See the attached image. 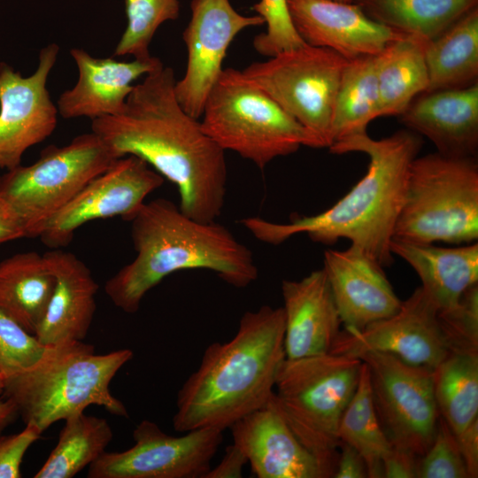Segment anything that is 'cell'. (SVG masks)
Returning <instances> with one entry per match:
<instances>
[{
    "label": "cell",
    "instance_id": "cell-1",
    "mask_svg": "<svg viewBox=\"0 0 478 478\" xmlns=\"http://www.w3.org/2000/svg\"><path fill=\"white\" fill-rule=\"evenodd\" d=\"M173 68L163 63L134 85L122 112L91 120L118 158L135 155L176 185L180 210L203 222L221 214L227 166L223 150L177 101Z\"/></svg>",
    "mask_w": 478,
    "mask_h": 478
},
{
    "label": "cell",
    "instance_id": "cell-2",
    "mask_svg": "<svg viewBox=\"0 0 478 478\" xmlns=\"http://www.w3.org/2000/svg\"><path fill=\"white\" fill-rule=\"evenodd\" d=\"M422 146L420 135L399 130L374 140L367 133L334 143L333 154L362 152L369 158L367 171L355 186L330 208L312 216H297L280 224L258 217L240 220L256 239L272 245L305 233L317 243L348 239L382 267L393 261L390 242L404 199L408 171Z\"/></svg>",
    "mask_w": 478,
    "mask_h": 478
},
{
    "label": "cell",
    "instance_id": "cell-3",
    "mask_svg": "<svg viewBox=\"0 0 478 478\" xmlns=\"http://www.w3.org/2000/svg\"><path fill=\"white\" fill-rule=\"evenodd\" d=\"M284 330L283 308L262 305L243 313L230 340L208 345L178 391L174 430L224 431L265 405L286 358Z\"/></svg>",
    "mask_w": 478,
    "mask_h": 478
},
{
    "label": "cell",
    "instance_id": "cell-4",
    "mask_svg": "<svg viewBox=\"0 0 478 478\" xmlns=\"http://www.w3.org/2000/svg\"><path fill=\"white\" fill-rule=\"evenodd\" d=\"M130 222L136 255L104 286L114 305L127 313H135L151 289L181 270H209L235 288L258 276L252 251L228 228L189 218L168 199L144 203Z\"/></svg>",
    "mask_w": 478,
    "mask_h": 478
},
{
    "label": "cell",
    "instance_id": "cell-5",
    "mask_svg": "<svg viewBox=\"0 0 478 478\" xmlns=\"http://www.w3.org/2000/svg\"><path fill=\"white\" fill-rule=\"evenodd\" d=\"M133 356L130 349L97 354L83 341L45 345L32 366L4 378L2 396L15 404L25 425L42 433L92 405L127 418V407L112 394L110 385Z\"/></svg>",
    "mask_w": 478,
    "mask_h": 478
},
{
    "label": "cell",
    "instance_id": "cell-6",
    "mask_svg": "<svg viewBox=\"0 0 478 478\" xmlns=\"http://www.w3.org/2000/svg\"><path fill=\"white\" fill-rule=\"evenodd\" d=\"M201 117L202 129L223 150H232L260 169L301 146L325 147L255 81L232 67L222 70Z\"/></svg>",
    "mask_w": 478,
    "mask_h": 478
},
{
    "label": "cell",
    "instance_id": "cell-7",
    "mask_svg": "<svg viewBox=\"0 0 478 478\" xmlns=\"http://www.w3.org/2000/svg\"><path fill=\"white\" fill-rule=\"evenodd\" d=\"M478 238L476 157L439 152L412 162L393 239L416 243H471Z\"/></svg>",
    "mask_w": 478,
    "mask_h": 478
},
{
    "label": "cell",
    "instance_id": "cell-8",
    "mask_svg": "<svg viewBox=\"0 0 478 478\" xmlns=\"http://www.w3.org/2000/svg\"><path fill=\"white\" fill-rule=\"evenodd\" d=\"M361 359L326 353L285 358L274 385V400L302 444L324 466L335 471L342 414L358 383Z\"/></svg>",
    "mask_w": 478,
    "mask_h": 478
},
{
    "label": "cell",
    "instance_id": "cell-9",
    "mask_svg": "<svg viewBox=\"0 0 478 478\" xmlns=\"http://www.w3.org/2000/svg\"><path fill=\"white\" fill-rule=\"evenodd\" d=\"M117 158L99 135L85 133L65 146H48L30 166L7 170L0 197L18 214L25 237H39L50 219Z\"/></svg>",
    "mask_w": 478,
    "mask_h": 478
},
{
    "label": "cell",
    "instance_id": "cell-10",
    "mask_svg": "<svg viewBox=\"0 0 478 478\" xmlns=\"http://www.w3.org/2000/svg\"><path fill=\"white\" fill-rule=\"evenodd\" d=\"M347 59L305 44L254 62L243 73L286 112L329 146L335 97Z\"/></svg>",
    "mask_w": 478,
    "mask_h": 478
},
{
    "label": "cell",
    "instance_id": "cell-11",
    "mask_svg": "<svg viewBox=\"0 0 478 478\" xmlns=\"http://www.w3.org/2000/svg\"><path fill=\"white\" fill-rule=\"evenodd\" d=\"M358 358L367 366L374 408L391 444L423 456L433 442L439 419L433 370L375 351Z\"/></svg>",
    "mask_w": 478,
    "mask_h": 478
},
{
    "label": "cell",
    "instance_id": "cell-12",
    "mask_svg": "<svg viewBox=\"0 0 478 478\" xmlns=\"http://www.w3.org/2000/svg\"><path fill=\"white\" fill-rule=\"evenodd\" d=\"M223 431L204 428L181 436L142 420L133 431L134 445L104 451L88 470L89 478H204L220 448Z\"/></svg>",
    "mask_w": 478,
    "mask_h": 478
},
{
    "label": "cell",
    "instance_id": "cell-13",
    "mask_svg": "<svg viewBox=\"0 0 478 478\" xmlns=\"http://www.w3.org/2000/svg\"><path fill=\"white\" fill-rule=\"evenodd\" d=\"M454 349L437 306L420 286L393 315L362 330L340 331L329 352L358 358L375 351L434 370Z\"/></svg>",
    "mask_w": 478,
    "mask_h": 478
},
{
    "label": "cell",
    "instance_id": "cell-14",
    "mask_svg": "<svg viewBox=\"0 0 478 478\" xmlns=\"http://www.w3.org/2000/svg\"><path fill=\"white\" fill-rule=\"evenodd\" d=\"M164 177L135 155L117 158L46 223L39 238L49 248L68 245L87 222L120 216L130 221Z\"/></svg>",
    "mask_w": 478,
    "mask_h": 478
},
{
    "label": "cell",
    "instance_id": "cell-15",
    "mask_svg": "<svg viewBox=\"0 0 478 478\" xmlns=\"http://www.w3.org/2000/svg\"><path fill=\"white\" fill-rule=\"evenodd\" d=\"M191 18L182 33L187 48L184 76L173 91L182 109L199 120L205 100L222 70L235 37L244 28L265 24L258 15L240 14L229 0H192Z\"/></svg>",
    "mask_w": 478,
    "mask_h": 478
},
{
    "label": "cell",
    "instance_id": "cell-16",
    "mask_svg": "<svg viewBox=\"0 0 478 478\" xmlns=\"http://www.w3.org/2000/svg\"><path fill=\"white\" fill-rule=\"evenodd\" d=\"M58 52L56 43L42 48L37 68L27 77L0 64V169L19 166L28 148L54 132L58 112L47 81Z\"/></svg>",
    "mask_w": 478,
    "mask_h": 478
},
{
    "label": "cell",
    "instance_id": "cell-17",
    "mask_svg": "<svg viewBox=\"0 0 478 478\" xmlns=\"http://www.w3.org/2000/svg\"><path fill=\"white\" fill-rule=\"evenodd\" d=\"M274 394L262 407L229 429L258 478H328L320 461L297 439L275 403Z\"/></svg>",
    "mask_w": 478,
    "mask_h": 478
},
{
    "label": "cell",
    "instance_id": "cell-18",
    "mask_svg": "<svg viewBox=\"0 0 478 478\" xmlns=\"http://www.w3.org/2000/svg\"><path fill=\"white\" fill-rule=\"evenodd\" d=\"M295 29L308 45L334 50L347 60L375 56L404 35L370 19L356 3L287 0Z\"/></svg>",
    "mask_w": 478,
    "mask_h": 478
},
{
    "label": "cell",
    "instance_id": "cell-19",
    "mask_svg": "<svg viewBox=\"0 0 478 478\" xmlns=\"http://www.w3.org/2000/svg\"><path fill=\"white\" fill-rule=\"evenodd\" d=\"M323 264L344 328L362 330L400 308L382 266L359 247L327 250Z\"/></svg>",
    "mask_w": 478,
    "mask_h": 478
},
{
    "label": "cell",
    "instance_id": "cell-20",
    "mask_svg": "<svg viewBox=\"0 0 478 478\" xmlns=\"http://www.w3.org/2000/svg\"><path fill=\"white\" fill-rule=\"evenodd\" d=\"M70 54L79 76L76 84L57 101L58 114L64 119L86 117L92 120L120 113L133 89L132 82L162 64L152 56L128 62L94 58L80 48H73Z\"/></svg>",
    "mask_w": 478,
    "mask_h": 478
},
{
    "label": "cell",
    "instance_id": "cell-21",
    "mask_svg": "<svg viewBox=\"0 0 478 478\" xmlns=\"http://www.w3.org/2000/svg\"><path fill=\"white\" fill-rule=\"evenodd\" d=\"M281 295L286 358L328 353L342 322L324 270L299 281L283 280Z\"/></svg>",
    "mask_w": 478,
    "mask_h": 478
},
{
    "label": "cell",
    "instance_id": "cell-22",
    "mask_svg": "<svg viewBox=\"0 0 478 478\" xmlns=\"http://www.w3.org/2000/svg\"><path fill=\"white\" fill-rule=\"evenodd\" d=\"M400 120L409 130L430 140L437 152L476 157L478 149V82L468 87L424 92Z\"/></svg>",
    "mask_w": 478,
    "mask_h": 478
},
{
    "label": "cell",
    "instance_id": "cell-23",
    "mask_svg": "<svg viewBox=\"0 0 478 478\" xmlns=\"http://www.w3.org/2000/svg\"><path fill=\"white\" fill-rule=\"evenodd\" d=\"M43 255L56 284L35 335L43 345L83 341L96 312L98 284L89 268L73 253L52 249Z\"/></svg>",
    "mask_w": 478,
    "mask_h": 478
},
{
    "label": "cell",
    "instance_id": "cell-24",
    "mask_svg": "<svg viewBox=\"0 0 478 478\" xmlns=\"http://www.w3.org/2000/svg\"><path fill=\"white\" fill-rule=\"evenodd\" d=\"M390 251L415 270L440 313L454 309L465 291L477 284V243L443 248L392 239Z\"/></svg>",
    "mask_w": 478,
    "mask_h": 478
},
{
    "label": "cell",
    "instance_id": "cell-25",
    "mask_svg": "<svg viewBox=\"0 0 478 478\" xmlns=\"http://www.w3.org/2000/svg\"><path fill=\"white\" fill-rule=\"evenodd\" d=\"M55 284V275L43 254L15 253L0 262V311L35 335Z\"/></svg>",
    "mask_w": 478,
    "mask_h": 478
},
{
    "label": "cell",
    "instance_id": "cell-26",
    "mask_svg": "<svg viewBox=\"0 0 478 478\" xmlns=\"http://www.w3.org/2000/svg\"><path fill=\"white\" fill-rule=\"evenodd\" d=\"M424 54L428 73L426 92L478 82V8L470 10L427 42Z\"/></svg>",
    "mask_w": 478,
    "mask_h": 478
},
{
    "label": "cell",
    "instance_id": "cell-27",
    "mask_svg": "<svg viewBox=\"0 0 478 478\" xmlns=\"http://www.w3.org/2000/svg\"><path fill=\"white\" fill-rule=\"evenodd\" d=\"M426 42L404 35L375 55L380 117L400 116L418 95L427 91Z\"/></svg>",
    "mask_w": 478,
    "mask_h": 478
},
{
    "label": "cell",
    "instance_id": "cell-28",
    "mask_svg": "<svg viewBox=\"0 0 478 478\" xmlns=\"http://www.w3.org/2000/svg\"><path fill=\"white\" fill-rule=\"evenodd\" d=\"M478 348H459L433 370L439 415L456 439L478 423Z\"/></svg>",
    "mask_w": 478,
    "mask_h": 478
},
{
    "label": "cell",
    "instance_id": "cell-29",
    "mask_svg": "<svg viewBox=\"0 0 478 478\" xmlns=\"http://www.w3.org/2000/svg\"><path fill=\"white\" fill-rule=\"evenodd\" d=\"M372 19L425 42L441 35L478 0H354Z\"/></svg>",
    "mask_w": 478,
    "mask_h": 478
},
{
    "label": "cell",
    "instance_id": "cell-30",
    "mask_svg": "<svg viewBox=\"0 0 478 478\" xmlns=\"http://www.w3.org/2000/svg\"><path fill=\"white\" fill-rule=\"evenodd\" d=\"M378 117L380 101L375 56L347 60L335 97L329 146L366 133L368 124Z\"/></svg>",
    "mask_w": 478,
    "mask_h": 478
},
{
    "label": "cell",
    "instance_id": "cell-31",
    "mask_svg": "<svg viewBox=\"0 0 478 478\" xmlns=\"http://www.w3.org/2000/svg\"><path fill=\"white\" fill-rule=\"evenodd\" d=\"M113 437L104 418L84 412L69 416L59 432L58 443L34 475L35 478H72L96 461Z\"/></svg>",
    "mask_w": 478,
    "mask_h": 478
},
{
    "label": "cell",
    "instance_id": "cell-32",
    "mask_svg": "<svg viewBox=\"0 0 478 478\" xmlns=\"http://www.w3.org/2000/svg\"><path fill=\"white\" fill-rule=\"evenodd\" d=\"M337 436L340 442L349 444L361 455L368 477H383L382 461L393 445L378 419L368 369L363 361L358 386L342 414Z\"/></svg>",
    "mask_w": 478,
    "mask_h": 478
},
{
    "label": "cell",
    "instance_id": "cell-33",
    "mask_svg": "<svg viewBox=\"0 0 478 478\" xmlns=\"http://www.w3.org/2000/svg\"><path fill=\"white\" fill-rule=\"evenodd\" d=\"M127 24L114 50V56L147 59L150 44L158 28L180 14L181 0H124Z\"/></svg>",
    "mask_w": 478,
    "mask_h": 478
},
{
    "label": "cell",
    "instance_id": "cell-34",
    "mask_svg": "<svg viewBox=\"0 0 478 478\" xmlns=\"http://www.w3.org/2000/svg\"><path fill=\"white\" fill-rule=\"evenodd\" d=\"M252 10L266 25V32L253 39V47L260 55L270 58L306 44L293 26L287 0H259Z\"/></svg>",
    "mask_w": 478,
    "mask_h": 478
},
{
    "label": "cell",
    "instance_id": "cell-35",
    "mask_svg": "<svg viewBox=\"0 0 478 478\" xmlns=\"http://www.w3.org/2000/svg\"><path fill=\"white\" fill-rule=\"evenodd\" d=\"M416 477L469 478L458 441L440 415L431 445L418 459Z\"/></svg>",
    "mask_w": 478,
    "mask_h": 478
},
{
    "label": "cell",
    "instance_id": "cell-36",
    "mask_svg": "<svg viewBox=\"0 0 478 478\" xmlns=\"http://www.w3.org/2000/svg\"><path fill=\"white\" fill-rule=\"evenodd\" d=\"M45 345L0 311V375L4 378L32 366Z\"/></svg>",
    "mask_w": 478,
    "mask_h": 478
},
{
    "label": "cell",
    "instance_id": "cell-37",
    "mask_svg": "<svg viewBox=\"0 0 478 478\" xmlns=\"http://www.w3.org/2000/svg\"><path fill=\"white\" fill-rule=\"evenodd\" d=\"M440 317L451 336L455 349L478 348V286L468 288L459 305Z\"/></svg>",
    "mask_w": 478,
    "mask_h": 478
},
{
    "label": "cell",
    "instance_id": "cell-38",
    "mask_svg": "<svg viewBox=\"0 0 478 478\" xmlns=\"http://www.w3.org/2000/svg\"><path fill=\"white\" fill-rule=\"evenodd\" d=\"M42 433L33 425H26L17 434L0 436V478L21 477L20 466L29 447Z\"/></svg>",
    "mask_w": 478,
    "mask_h": 478
},
{
    "label": "cell",
    "instance_id": "cell-39",
    "mask_svg": "<svg viewBox=\"0 0 478 478\" xmlns=\"http://www.w3.org/2000/svg\"><path fill=\"white\" fill-rule=\"evenodd\" d=\"M408 451L393 447L382 461L383 477L414 478L418 459Z\"/></svg>",
    "mask_w": 478,
    "mask_h": 478
},
{
    "label": "cell",
    "instance_id": "cell-40",
    "mask_svg": "<svg viewBox=\"0 0 478 478\" xmlns=\"http://www.w3.org/2000/svg\"><path fill=\"white\" fill-rule=\"evenodd\" d=\"M334 478H365L368 477L366 463L361 455L351 446L343 442L339 443Z\"/></svg>",
    "mask_w": 478,
    "mask_h": 478
},
{
    "label": "cell",
    "instance_id": "cell-41",
    "mask_svg": "<svg viewBox=\"0 0 478 478\" xmlns=\"http://www.w3.org/2000/svg\"><path fill=\"white\" fill-rule=\"evenodd\" d=\"M247 462L243 452L232 443L227 447L220 462L215 467H211L204 478L242 477L243 466Z\"/></svg>",
    "mask_w": 478,
    "mask_h": 478
},
{
    "label": "cell",
    "instance_id": "cell-42",
    "mask_svg": "<svg viewBox=\"0 0 478 478\" xmlns=\"http://www.w3.org/2000/svg\"><path fill=\"white\" fill-rule=\"evenodd\" d=\"M25 237L22 223L12 207L3 197H0V245Z\"/></svg>",
    "mask_w": 478,
    "mask_h": 478
},
{
    "label": "cell",
    "instance_id": "cell-43",
    "mask_svg": "<svg viewBox=\"0 0 478 478\" xmlns=\"http://www.w3.org/2000/svg\"><path fill=\"white\" fill-rule=\"evenodd\" d=\"M19 417L15 404L9 398L0 397V433Z\"/></svg>",
    "mask_w": 478,
    "mask_h": 478
},
{
    "label": "cell",
    "instance_id": "cell-44",
    "mask_svg": "<svg viewBox=\"0 0 478 478\" xmlns=\"http://www.w3.org/2000/svg\"><path fill=\"white\" fill-rule=\"evenodd\" d=\"M4 387V377L0 375V397L3 395Z\"/></svg>",
    "mask_w": 478,
    "mask_h": 478
},
{
    "label": "cell",
    "instance_id": "cell-45",
    "mask_svg": "<svg viewBox=\"0 0 478 478\" xmlns=\"http://www.w3.org/2000/svg\"><path fill=\"white\" fill-rule=\"evenodd\" d=\"M333 1H337L341 3H354V0H333Z\"/></svg>",
    "mask_w": 478,
    "mask_h": 478
}]
</instances>
